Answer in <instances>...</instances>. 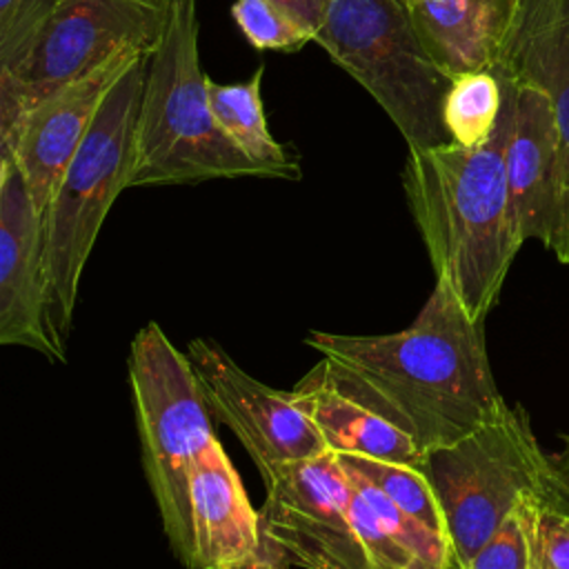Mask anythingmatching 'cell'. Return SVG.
I'll return each mask as SVG.
<instances>
[{"label": "cell", "instance_id": "obj_1", "mask_svg": "<svg viewBox=\"0 0 569 569\" xmlns=\"http://www.w3.org/2000/svg\"><path fill=\"white\" fill-rule=\"evenodd\" d=\"M305 342L358 376L422 456L509 407L489 367L482 322L442 282L402 331L347 336L313 329Z\"/></svg>", "mask_w": 569, "mask_h": 569}, {"label": "cell", "instance_id": "obj_2", "mask_svg": "<svg viewBox=\"0 0 569 569\" xmlns=\"http://www.w3.org/2000/svg\"><path fill=\"white\" fill-rule=\"evenodd\" d=\"M502 84V109L491 138L480 147L442 142L409 147L402 189L427 247L436 282L447 284L465 311L485 322L507 271L522 247L509 182L507 142L513 120V87Z\"/></svg>", "mask_w": 569, "mask_h": 569}, {"label": "cell", "instance_id": "obj_3", "mask_svg": "<svg viewBox=\"0 0 569 569\" xmlns=\"http://www.w3.org/2000/svg\"><path fill=\"white\" fill-rule=\"evenodd\" d=\"M196 0H171L160 44L149 56L131 187L196 184L213 178H271L220 127L200 69Z\"/></svg>", "mask_w": 569, "mask_h": 569}, {"label": "cell", "instance_id": "obj_4", "mask_svg": "<svg viewBox=\"0 0 569 569\" xmlns=\"http://www.w3.org/2000/svg\"><path fill=\"white\" fill-rule=\"evenodd\" d=\"M147 67L149 56L136 58L111 87L44 213L49 318L62 347L71 331L80 276L100 227L120 191L131 187Z\"/></svg>", "mask_w": 569, "mask_h": 569}, {"label": "cell", "instance_id": "obj_5", "mask_svg": "<svg viewBox=\"0 0 569 569\" xmlns=\"http://www.w3.org/2000/svg\"><path fill=\"white\" fill-rule=\"evenodd\" d=\"M129 382L142 449V467L176 558L191 562L189 478L202 451L216 442L213 411L187 353L147 322L131 340Z\"/></svg>", "mask_w": 569, "mask_h": 569}, {"label": "cell", "instance_id": "obj_6", "mask_svg": "<svg viewBox=\"0 0 569 569\" xmlns=\"http://www.w3.org/2000/svg\"><path fill=\"white\" fill-rule=\"evenodd\" d=\"M385 109L409 147L451 142V78L427 53L402 0H329L316 40Z\"/></svg>", "mask_w": 569, "mask_h": 569}, {"label": "cell", "instance_id": "obj_7", "mask_svg": "<svg viewBox=\"0 0 569 569\" xmlns=\"http://www.w3.org/2000/svg\"><path fill=\"white\" fill-rule=\"evenodd\" d=\"M420 467L436 491L460 567L522 498L547 493L549 456L522 407H507L465 438L429 449Z\"/></svg>", "mask_w": 569, "mask_h": 569}, {"label": "cell", "instance_id": "obj_8", "mask_svg": "<svg viewBox=\"0 0 569 569\" xmlns=\"http://www.w3.org/2000/svg\"><path fill=\"white\" fill-rule=\"evenodd\" d=\"M171 0H58L27 69L0 82V144L58 87L124 49L149 56L162 40Z\"/></svg>", "mask_w": 569, "mask_h": 569}, {"label": "cell", "instance_id": "obj_9", "mask_svg": "<svg viewBox=\"0 0 569 569\" xmlns=\"http://www.w3.org/2000/svg\"><path fill=\"white\" fill-rule=\"evenodd\" d=\"M258 511L262 542L305 569H367L353 527L351 487L338 453L298 460L269 482Z\"/></svg>", "mask_w": 569, "mask_h": 569}, {"label": "cell", "instance_id": "obj_10", "mask_svg": "<svg viewBox=\"0 0 569 569\" xmlns=\"http://www.w3.org/2000/svg\"><path fill=\"white\" fill-rule=\"evenodd\" d=\"M187 356L202 382L213 418L238 436L262 482H269L291 462L329 451L293 391H280L251 378L216 340H191Z\"/></svg>", "mask_w": 569, "mask_h": 569}, {"label": "cell", "instance_id": "obj_11", "mask_svg": "<svg viewBox=\"0 0 569 569\" xmlns=\"http://www.w3.org/2000/svg\"><path fill=\"white\" fill-rule=\"evenodd\" d=\"M0 345L62 362L49 318L44 222L11 153H0Z\"/></svg>", "mask_w": 569, "mask_h": 569}, {"label": "cell", "instance_id": "obj_12", "mask_svg": "<svg viewBox=\"0 0 569 569\" xmlns=\"http://www.w3.org/2000/svg\"><path fill=\"white\" fill-rule=\"evenodd\" d=\"M140 56L149 53L124 49L89 73L58 87L33 104L11 140L0 144V153L16 158L42 222L51 196L84 140L102 100Z\"/></svg>", "mask_w": 569, "mask_h": 569}, {"label": "cell", "instance_id": "obj_13", "mask_svg": "<svg viewBox=\"0 0 569 569\" xmlns=\"http://www.w3.org/2000/svg\"><path fill=\"white\" fill-rule=\"evenodd\" d=\"M547 96L560 144V220L551 251L569 264V0H518L493 69Z\"/></svg>", "mask_w": 569, "mask_h": 569}, {"label": "cell", "instance_id": "obj_14", "mask_svg": "<svg viewBox=\"0 0 569 569\" xmlns=\"http://www.w3.org/2000/svg\"><path fill=\"white\" fill-rule=\"evenodd\" d=\"M291 391L329 451L398 465L422 462L420 449L378 396L336 360L320 356Z\"/></svg>", "mask_w": 569, "mask_h": 569}, {"label": "cell", "instance_id": "obj_15", "mask_svg": "<svg viewBox=\"0 0 569 569\" xmlns=\"http://www.w3.org/2000/svg\"><path fill=\"white\" fill-rule=\"evenodd\" d=\"M511 87L513 120L505 156L511 213L522 242L538 240L551 249L560 220L558 131L545 93L516 82Z\"/></svg>", "mask_w": 569, "mask_h": 569}, {"label": "cell", "instance_id": "obj_16", "mask_svg": "<svg viewBox=\"0 0 569 569\" xmlns=\"http://www.w3.org/2000/svg\"><path fill=\"white\" fill-rule=\"evenodd\" d=\"M189 569H236L264 551L260 518L222 445L211 442L189 478Z\"/></svg>", "mask_w": 569, "mask_h": 569}, {"label": "cell", "instance_id": "obj_17", "mask_svg": "<svg viewBox=\"0 0 569 569\" xmlns=\"http://www.w3.org/2000/svg\"><path fill=\"white\" fill-rule=\"evenodd\" d=\"M431 56L449 76L493 71L518 0H402Z\"/></svg>", "mask_w": 569, "mask_h": 569}, {"label": "cell", "instance_id": "obj_18", "mask_svg": "<svg viewBox=\"0 0 569 569\" xmlns=\"http://www.w3.org/2000/svg\"><path fill=\"white\" fill-rule=\"evenodd\" d=\"M342 465V462H340ZM351 487V516L367 569H451L447 536L402 513L376 485L342 465Z\"/></svg>", "mask_w": 569, "mask_h": 569}, {"label": "cell", "instance_id": "obj_19", "mask_svg": "<svg viewBox=\"0 0 569 569\" xmlns=\"http://www.w3.org/2000/svg\"><path fill=\"white\" fill-rule=\"evenodd\" d=\"M262 67L242 82H216L207 78L209 102L216 120L224 133L258 164H262L271 178L298 180L300 164L289 158L282 144L271 136L264 107H262Z\"/></svg>", "mask_w": 569, "mask_h": 569}, {"label": "cell", "instance_id": "obj_20", "mask_svg": "<svg viewBox=\"0 0 569 569\" xmlns=\"http://www.w3.org/2000/svg\"><path fill=\"white\" fill-rule=\"evenodd\" d=\"M502 100V84L493 71L456 73L442 102V122L451 142L485 144L498 124Z\"/></svg>", "mask_w": 569, "mask_h": 569}, {"label": "cell", "instance_id": "obj_21", "mask_svg": "<svg viewBox=\"0 0 569 569\" xmlns=\"http://www.w3.org/2000/svg\"><path fill=\"white\" fill-rule=\"evenodd\" d=\"M338 460L376 485L402 513L422 522L431 531L447 536L440 502L420 465H398L349 453H338Z\"/></svg>", "mask_w": 569, "mask_h": 569}, {"label": "cell", "instance_id": "obj_22", "mask_svg": "<svg viewBox=\"0 0 569 569\" xmlns=\"http://www.w3.org/2000/svg\"><path fill=\"white\" fill-rule=\"evenodd\" d=\"M542 496L522 498L496 533L460 569H538L536 513Z\"/></svg>", "mask_w": 569, "mask_h": 569}, {"label": "cell", "instance_id": "obj_23", "mask_svg": "<svg viewBox=\"0 0 569 569\" xmlns=\"http://www.w3.org/2000/svg\"><path fill=\"white\" fill-rule=\"evenodd\" d=\"M231 16L242 36L262 51H293L316 38L311 29L271 0H236Z\"/></svg>", "mask_w": 569, "mask_h": 569}, {"label": "cell", "instance_id": "obj_24", "mask_svg": "<svg viewBox=\"0 0 569 569\" xmlns=\"http://www.w3.org/2000/svg\"><path fill=\"white\" fill-rule=\"evenodd\" d=\"M536 565L538 569H569V511L545 498L536 513Z\"/></svg>", "mask_w": 569, "mask_h": 569}, {"label": "cell", "instance_id": "obj_25", "mask_svg": "<svg viewBox=\"0 0 569 569\" xmlns=\"http://www.w3.org/2000/svg\"><path fill=\"white\" fill-rule=\"evenodd\" d=\"M545 500L569 511V436H562V449L549 456Z\"/></svg>", "mask_w": 569, "mask_h": 569}, {"label": "cell", "instance_id": "obj_26", "mask_svg": "<svg viewBox=\"0 0 569 569\" xmlns=\"http://www.w3.org/2000/svg\"><path fill=\"white\" fill-rule=\"evenodd\" d=\"M271 2H276L278 7L289 11L296 20H300L307 29H311L313 36L322 27L327 7H329V0H271Z\"/></svg>", "mask_w": 569, "mask_h": 569}, {"label": "cell", "instance_id": "obj_27", "mask_svg": "<svg viewBox=\"0 0 569 569\" xmlns=\"http://www.w3.org/2000/svg\"><path fill=\"white\" fill-rule=\"evenodd\" d=\"M262 545H264V551L258 560H253L249 565H242V567H236V569H291L289 560L282 556L280 549H276L273 545H267V542H262Z\"/></svg>", "mask_w": 569, "mask_h": 569}, {"label": "cell", "instance_id": "obj_28", "mask_svg": "<svg viewBox=\"0 0 569 569\" xmlns=\"http://www.w3.org/2000/svg\"><path fill=\"white\" fill-rule=\"evenodd\" d=\"M20 0H0V13H7L9 9H13Z\"/></svg>", "mask_w": 569, "mask_h": 569}, {"label": "cell", "instance_id": "obj_29", "mask_svg": "<svg viewBox=\"0 0 569 569\" xmlns=\"http://www.w3.org/2000/svg\"><path fill=\"white\" fill-rule=\"evenodd\" d=\"M451 569H460V565H458V562H453V565H451Z\"/></svg>", "mask_w": 569, "mask_h": 569}]
</instances>
